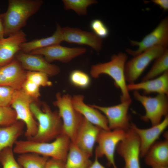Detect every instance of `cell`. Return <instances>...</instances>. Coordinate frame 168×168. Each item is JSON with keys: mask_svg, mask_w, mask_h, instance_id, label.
Segmentation results:
<instances>
[{"mask_svg": "<svg viewBox=\"0 0 168 168\" xmlns=\"http://www.w3.org/2000/svg\"><path fill=\"white\" fill-rule=\"evenodd\" d=\"M12 148L7 147L0 152V162L2 168H21L15 159Z\"/></svg>", "mask_w": 168, "mask_h": 168, "instance_id": "f546056e", "label": "cell"}, {"mask_svg": "<svg viewBox=\"0 0 168 168\" xmlns=\"http://www.w3.org/2000/svg\"><path fill=\"white\" fill-rule=\"evenodd\" d=\"M133 46H137L138 49L133 50L127 49L126 52L134 56L150 49L156 46L167 48L168 45V18L163 19L151 33L140 41L130 40Z\"/></svg>", "mask_w": 168, "mask_h": 168, "instance_id": "30bf717a", "label": "cell"}, {"mask_svg": "<svg viewBox=\"0 0 168 168\" xmlns=\"http://www.w3.org/2000/svg\"><path fill=\"white\" fill-rule=\"evenodd\" d=\"M24 125L22 121H17L10 125L0 127V152L5 148H12L22 134Z\"/></svg>", "mask_w": 168, "mask_h": 168, "instance_id": "cb8c5ba5", "label": "cell"}, {"mask_svg": "<svg viewBox=\"0 0 168 168\" xmlns=\"http://www.w3.org/2000/svg\"><path fill=\"white\" fill-rule=\"evenodd\" d=\"M16 58L25 70L43 72L49 76L56 75L60 72L58 66L48 62L41 55L22 52L16 54Z\"/></svg>", "mask_w": 168, "mask_h": 168, "instance_id": "5bb4252c", "label": "cell"}, {"mask_svg": "<svg viewBox=\"0 0 168 168\" xmlns=\"http://www.w3.org/2000/svg\"><path fill=\"white\" fill-rule=\"evenodd\" d=\"M63 41L62 28L57 23L56 30L51 36L25 42L21 45V50L24 53H29L37 49L60 44Z\"/></svg>", "mask_w": 168, "mask_h": 168, "instance_id": "603a6c76", "label": "cell"}, {"mask_svg": "<svg viewBox=\"0 0 168 168\" xmlns=\"http://www.w3.org/2000/svg\"><path fill=\"white\" fill-rule=\"evenodd\" d=\"M16 90L10 86H0V106H10Z\"/></svg>", "mask_w": 168, "mask_h": 168, "instance_id": "d6a6232c", "label": "cell"}, {"mask_svg": "<svg viewBox=\"0 0 168 168\" xmlns=\"http://www.w3.org/2000/svg\"><path fill=\"white\" fill-rule=\"evenodd\" d=\"M167 49L160 46L154 47L133 56L126 62L124 72L126 82L129 84L134 83L151 62Z\"/></svg>", "mask_w": 168, "mask_h": 168, "instance_id": "9c48e42d", "label": "cell"}, {"mask_svg": "<svg viewBox=\"0 0 168 168\" xmlns=\"http://www.w3.org/2000/svg\"><path fill=\"white\" fill-rule=\"evenodd\" d=\"M4 27L0 14V39L4 38Z\"/></svg>", "mask_w": 168, "mask_h": 168, "instance_id": "f35d334b", "label": "cell"}, {"mask_svg": "<svg viewBox=\"0 0 168 168\" xmlns=\"http://www.w3.org/2000/svg\"><path fill=\"white\" fill-rule=\"evenodd\" d=\"M90 157L71 142L65 161V168H88L92 162Z\"/></svg>", "mask_w": 168, "mask_h": 168, "instance_id": "d4e9b609", "label": "cell"}, {"mask_svg": "<svg viewBox=\"0 0 168 168\" xmlns=\"http://www.w3.org/2000/svg\"><path fill=\"white\" fill-rule=\"evenodd\" d=\"M127 58L126 54L120 52L113 55L108 62L92 66L90 71V74L93 78H97L101 75L105 74L113 79L115 86L121 91V102L131 99L125 75V66Z\"/></svg>", "mask_w": 168, "mask_h": 168, "instance_id": "277c9868", "label": "cell"}, {"mask_svg": "<svg viewBox=\"0 0 168 168\" xmlns=\"http://www.w3.org/2000/svg\"><path fill=\"white\" fill-rule=\"evenodd\" d=\"M62 2L65 9L72 10L79 15H86L87 7L98 2L95 0H63Z\"/></svg>", "mask_w": 168, "mask_h": 168, "instance_id": "83f0119b", "label": "cell"}, {"mask_svg": "<svg viewBox=\"0 0 168 168\" xmlns=\"http://www.w3.org/2000/svg\"><path fill=\"white\" fill-rule=\"evenodd\" d=\"M88 168H106L99 161L98 158L95 157L94 161Z\"/></svg>", "mask_w": 168, "mask_h": 168, "instance_id": "74e56055", "label": "cell"}, {"mask_svg": "<svg viewBox=\"0 0 168 168\" xmlns=\"http://www.w3.org/2000/svg\"><path fill=\"white\" fill-rule=\"evenodd\" d=\"M101 129L84 118L78 129L74 143L91 156L98 135Z\"/></svg>", "mask_w": 168, "mask_h": 168, "instance_id": "ffe728a7", "label": "cell"}, {"mask_svg": "<svg viewBox=\"0 0 168 168\" xmlns=\"http://www.w3.org/2000/svg\"><path fill=\"white\" fill-rule=\"evenodd\" d=\"M63 41L69 43L87 45L97 52L101 49L102 39L93 32L77 28H62Z\"/></svg>", "mask_w": 168, "mask_h": 168, "instance_id": "9a60e30c", "label": "cell"}, {"mask_svg": "<svg viewBox=\"0 0 168 168\" xmlns=\"http://www.w3.org/2000/svg\"><path fill=\"white\" fill-rule=\"evenodd\" d=\"M71 141L62 133L51 142H40L30 140H17L14 145V153L21 154L32 153L66 161Z\"/></svg>", "mask_w": 168, "mask_h": 168, "instance_id": "3957f363", "label": "cell"}, {"mask_svg": "<svg viewBox=\"0 0 168 168\" xmlns=\"http://www.w3.org/2000/svg\"><path fill=\"white\" fill-rule=\"evenodd\" d=\"M49 76L46 73L39 72H26V79L30 80L40 86H51L52 82L49 80Z\"/></svg>", "mask_w": 168, "mask_h": 168, "instance_id": "4dcf8cb0", "label": "cell"}, {"mask_svg": "<svg viewBox=\"0 0 168 168\" xmlns=\"http://www.w3.org/2000/svg\"><path fill=\"white\" fill-rule=\"evenodd\" d=\"M90 25L93 33L100 38L102 39L108 36L109 29L101 20L98 19H94L91 22Z\"/></svg>", "mask_w": 168, "mask_h": 168, "instance_id": "836d02e7", "label": "cell"}, {"mask_svg": "<svg viewBox=\"0 0 168 168\" xmlns=\"http://www.w3.org/2000/svg\"><path fill=\"white\" fill-rule=\"evenodd\" d=\"M151 2L159 6L160 8L164 11L168 10V0H152Z\"/></svg>", "mask_w": 168, "mask_h": 168, "instance_id": "8d00e7d4", "label": "cell"}, {"mask_svg": "<svg viewBox=\"0 0 168 168\" xmlns=\"http://www.w3.org/2000/svg\"><path fill=\"white\" fill-rule=\"evenodd\" d=\"M69 79L72 84L81 88H87L91 83L90 78L88 75L80 70L72 71L69 75Z\"/></svg>", "mask_w": 168, "mask_h": 168, "instance_id": "f1b7e54d", "label": "cell"}, {"mask_svg": "<svg viewBox=\"0 0 168 168\" xmlns=\"http://www.w3.org/2000/svg\"><path fill=\"white\" fill-rule=\"evenodd\" d=\"M84 100V96L82 95H74L72 96V101L75 109L92 124L102 129L110 130L105 115L97 109L86 104Z\"/></svg>", "mask_w": 168, "mask_h": 168, "instance_id": "d6986e66", "label": "cell"}, {"mask_svg": "<svg viewBox=\"0 0 168 168\" xmlns=\"http://www.w3.org/2000/svg\"><path fill=\"white\" fill-rule=\"evenodd\" d=\"M26 72L20 63L14 59L0 67V86H10L16 90L21 89L26 80Z\"/></svg>", "mask_w": 168, "mask_h": 168, "instance_id": "2e32d148", "label": "cell"}, {"mask_svg": "<svg viewBox=\"0 0 168 168\" xmlns=\"http://www.w3.org/2000/svg\"><path fill=\"white\" fill-rule=\"evenodd\" d=\"M17 121L14 110L11 106H0V125H10Z\"/></svg>", "mask_w": 168, "mask_h": 168, "instance_id": "1f68e13d", "label": "cell"}, {"mask_svg": "<svg viewBox=\"0 0 168 168\" xmlns=\"http://www.w3.org/2000/svg\"><path fill=\"white\" fill-rule=\"evenodd\" d=\"M133 96L145 109V114L141 116V119L145 122H150L152 126L159 124L163 117L168 116V96L159 94L152 97L141 95L138 91H134Z\"/></svg>", "mask_w": 168, "mask_h": 168, "instance_id": "8992f818", "label": "cell"}, {"mask_svg": "<svg viewBox=\"0 0 168 168\" xmlns=\"http://www.w3.org/2000/svg\"><path fill=\"white\" fill-rule=\"evenodd\" d=\"M168 126V116L159 124L147 129L138 127L132 122L130 128L133 129L139 137L140 143V157L144 156L151 147L158 139Z\"/></svg>", "mask_w": 168, "mask_h": 168, "instance_id": "ac0fdd59", "label": "cell"}, {"mask_svg": "<svg viewBox=\"0 0 168 168\" xmlns=\"http://www.w3.org/2000/svg\"><path fill=\"white\" fill-rule=\"evenodd\" d=\"M49 157L37 154L27 153L20 154L17 161L23 168H45Z\"/></svg>", "mask_w": 168, "mask_h": 168, "instance_id": "4316f807", "label": "cell"}, {"mask_svg": "<svg viewBox=\"0 0 168 168\" xmlns=\"http://www.w3.org/2000/svg\"><path fill=\"white\" fill-rule=\"evenodd\" d=\"M26 41V35L22 30L0 39V67L11 62L21 50V44Z\"/></svg>", "mask_w": 168, "mask_h": 168, "instance_id": "e0dca14e", "label": "cell"}, {"mask_svg": "<svg viewBox=\"0 0 168 168\" xmlns=\"http://www.w3.org/2000/svg\"><path fill=\"white\" fill-rule=\"evenodd\" d=\"M65 164L64 161L51 158L47 161L45 168H65Z\"/></svg>", "mask_w": 168, "mask_h": 168, "instance_id": "d590c367", "label": "cell"}, {"mask_svg": "<svg viewBox=\"0 0 168 168\" xmlns=\"http://www.w3.org/2000/svg\"><path fill=\"white\" fill-rule=\"evenodd\" d=\"M151 68L142 79L144 81L156 78L168 71V49L155 60Z\"/></svg>", "mask_w": 168, "mask_h": 168, "instance_id": "484cf974", "label": "cell"}, {"mask_svg": "<svg viewBox=\"0 0 168 168\" xmlns=\"http://www.w3.org/2000/svg\"><path fill=\"white\" fill-rule=\"evenodd\" d=\"M127 87L129 91L141 90L146 95L156 92L168 96V71L152 79L128 84Z\"/></svg>", "mask_w": 168, "mask_h": 168, "instance_id": "44dd1931", "label": "cell"}, {"mask_svg": "<svg viewBox=\"0 0 168 168\" xmlns=\"http://www.w3.org/2000/svg\"><path fill=\"white\" fill-rule=\"evenodd\" d=\"M53 105L58 109V113L63 123V133L67 135L71 141L74 143L78 129L84 117L74 108L72 96L68 94L56 95Z\"/></svg>", "mask_w": 168, "mask_h": 168, "instance_id": "5b68a950", "label": "cell"}, {"mask_svg": "<svg viewBox=\"0 0 168 168\" xmlns=\"http://www.w3.org/2000/svg\"><path fill=\"white\" fill-rule=\"evenodd\" d=\"M43 3L42 0H9L6 12L1 14L5 36L21 30Z\"/></svg>", "mask_w": 168, "mask_h": 168, "instance_id": "6da1fadb", "label": "cell"}, {"mask_svg": "<svg viewBox=\"0 0 168 168\" xmlns=\"http://www.w3.org/2000/svg\"><path fill=\"white\" fill-rule=\"evenodd\" d=\"M34 101L36 100L21 89L16 91L11 105L16 112L17 120L22 121L26 125L25 135L27 139L35 136L38 129V123L30 107V104Z\"/></svg>", "mask_w": 168, "mask_h": 168, "instance_id": "52a82bcc", "label": "cell"}, {"mask_svg": "<svg viewBox=\"0 0 168 168\" xmlns=\"http://www.w3.org/2000/svg\"><path fill=\"white\" fill-rule=\"evenodd\" d=\"M86 51V49L83 47L70 48L58 44L37 49L29 53L44 56L45 59L49 63L56 60L68 63Z\"/></svg>", "mask_w": 168, "mask_h": 168, "instance_id": "4fadbf2b", "label": "cell"}, {"mask_svg": "<svg viewBox=\"0 0 168 168\" xmlns=\"http://www.w3.org/2000/svg\"><path fill=\"white\" fill-rule=\"evenodd\" d=\"M145 163L150 166H168V139L156 142L144 157Z\"/></svg>", "mask_w": 168, "mask_h": 168, "instance_id": "7402d4cb", "label": "cell"}, {"mask_svg": "<svg viewBox=\"0 0 168 168\" xmlns=\"http://www.w3.org/2000/svg\"><path fill=\"white\" fill-rule=\"evenodd\" d=\"M126 131L122 129L105 130L101 129L96 140L98 145L95 149V157L105 156L109 165L118 168L115 163L114 155L119 143L125 137Z\"/></svg>", "mask_w": 168, "mask_h": 168, "instance_id": "ba28073f", "label": "cell"}, {"mask_svg": "<svg viewBox=\"0 0 168 168\" xmlns=\"http://www.w3.org/2000/svg\"><path fill=\"white\" fill-rule=\"evenodd\" d=\"M40 87L33 82L26 79L22 85L21 89L26 94L36 101L40 96Z\"/></svg>", "mask_w": 168, "mask_h": 168, "instance_id": "e575fe53", "label": "cell"}, {"mask_svg": "<svg viewBox=\"0 0 168 168\" xmlns=\"http://www.w3.org/2000/svg\"><path fill=\"white\" fill-rule=\"evenodd\" d=\"M132 102L130 99L111 106L90 105L104 114L110 130L122 129L126 131L130 128L131 125L130 117L128 114V111Z\"/></svg>", "mask_w": 168, "mask_h": 168, "instance_id": "8fae6325", "label": "cell"}, {"mask_svg": "<svg viewBox=\"0 0 168 168\" xmlns=\"http://www.w3.org/2000/svg\"><path fill=\"white\" fill-rule=\"evenodd\" d=\"M42 108L33 102L30 104L32 113L38 121L36 133L29 139L40 142H49L63 133V123L58 111H53L45 103Z\"/></svg>", "mask_w": 168, "mask_h": 168, "instance_id": "7a4b0ae2", "label": "cell"}, {"mask_svg": "<svg viewBox=\"0 0 168 168\" xmlns=\"http://www.w3.org/2000/svg\"><path fill=\"white\" fill-rule=\"evenodd\" d=\"M151 168H168V166H157L152 167Z\"/></svg>", "mask_w": 168, "mask_h": 168, "instance_id": "ab89813d", "label": "cell"}, {"mask_svg": "<svg viewBox=\"0 0 168 168\" xmlns=\"http://www.w3.org/2000/svg\"><path fill=\"white\" fill-rule=\"evenodd\" d=\"M126 132L125 137L119 143L116 150L124 160L125 165L124 168H141L139 137L131 128Z\"/></svg>", "mask_w": 168, "mask_h": 168, "instance_id": "7c38bea8", "label": "cell"}]
</instances>
